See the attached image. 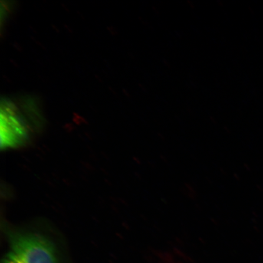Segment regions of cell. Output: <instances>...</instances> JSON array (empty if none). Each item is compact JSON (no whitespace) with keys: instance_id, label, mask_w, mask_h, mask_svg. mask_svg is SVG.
<instances>
[{"instance_id":"1","label":"cell","mask_w":263,"mask_h":263,"mask_svg":"<svg viewBox=\"0 0 263 263\" xmlns=\"http://www.w3.org/2000/svg\"><path fill=\"white\" fill-rule=\"evenodd\" d=\"M40 112L35 101L30 98H2L0 122L2 149L18 147L28 142L31 134L29 126L31 122L29 120L40 121Z\"/></svg>"},{"instance_id":"2","label":"cell","mask_w":263,"mask_h":263,"mask_svg":"<svg viewBox=\"0 0 263 263\" xmlns=\"http://www.w3.org/2000/svg\"><path fill=\"white\" fill-rule=\"evenodd\" d=\"M9 251L2 263H59L50 240L32 233H11Z\"/></svg>"}]
</instances>
